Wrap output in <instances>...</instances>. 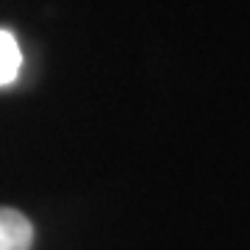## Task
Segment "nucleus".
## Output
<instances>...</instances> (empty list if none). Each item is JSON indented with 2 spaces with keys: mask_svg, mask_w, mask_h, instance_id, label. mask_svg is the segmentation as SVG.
<instances>
[{
  "mask_svg": "<svg viewBox=\"0 0 250 250\" xmlns=\"http://www.w3.org/2000/svg\"><path fill=\"white\" fill-rule=\"evenodd\" d=\"M34 225L25 214L0 206V250H31Z\"/></svg>",
  "mask_w": 250,
  "mask_h": 250,
  "instance_id": "obj_1",
  "label": "nucleus"
},
{
  "mask_svg": "<svg viewBox=\"0 0 250 250\" xmlns=\"http://www.w3.org/2000/svg\"><path fill=\"white\" fill-rule=\"evenodd\" d=\"M20 67H22V53H20L17 39L11 31L0 28V86L14 83V78L20 75Z\"/></svg>",
  "mask_w": 250,
  "mask_h": 250,
  "instance_id": "obj_2",
  "label": "nucleus"
}]
</instances>
